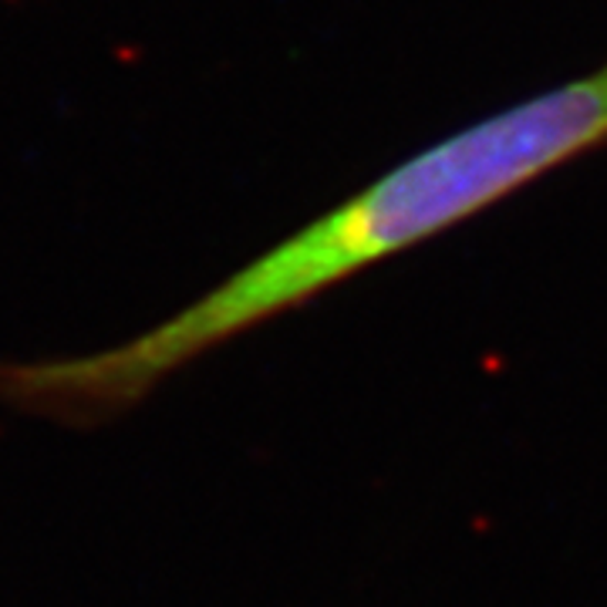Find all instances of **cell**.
I'll use <instances>...</instances> for the list:
<instances>
[{
	"instance_id": "obj_1",
	"label": "cell",
	"mask_w": 607,
	"mask_h": 607,
	"mask_svg": "<svg viewBox=\"0 0 607 607\" xmlns=\"http://www.w3.org/2000/svg\"><path fill=\"white\" fill-rule=\"evenodd\" d=\"M600 142H607V65L412 156L126 344L0 364V392L51 415H115L203 351L469 220Z\"/></svg>"
}]
</instances>
